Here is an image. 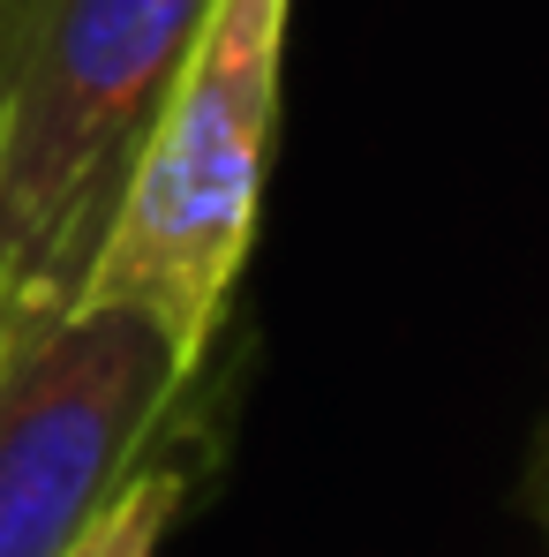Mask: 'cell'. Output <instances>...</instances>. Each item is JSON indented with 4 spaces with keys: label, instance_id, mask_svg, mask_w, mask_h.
Listing matches in <instances>:
<instances>
[{
    "label": "cell",
    "instance_id": "3",
    "mask_svg": "<svg viewBox=\"0 0 549 557\" xmlns=\"http://www.w3.org/2000/svg\"><path fill=\"white\" fill-rule=\"evenodd\" d=\"M203 362L121 301L15 309L0 332V557H76L166 467Z\"/></svg>",
    "mask_w": 549,
    "mask_h": 557
},
{
    "label": "cell",
    "instance_id": "4",
    "mask_svg": "<svg viewBox=\"0 0 549 557\" xmlns=\"http://www.w3.org/2000/svg\"><path fill=\"white\" fill-rule=\"evenodd\" d=\"M182 490H188V482H182V467H174V460L151 467V474H144V482H136L113 512H105V528H98L76 557H159L166 520L182 512Z\"/></svg>",
    "mask_w": 549,
    "mask_h": 557
},
{
    "label": "cell",
    "instance_id": "2",
    "mask_svg": "<svg viewBox=\"0 0 549 557\" xmlns=\"http://www.w3.org/2000/svg\"><path fill=\"white\" fill-rule=\"evenodd\" d=\"M294 0H219L196 53L182 61L159 106L113 226L91 257L76 301H121L159 339L211 362L234 278L257 242V203L278 136V76H286Z\"/></svg>",
    "mask_w": 549,
    "mask_h": 557
},
{
    "label": "cell",
    "instance_id": "6",
    "mask_svg": "<svg viewBox=\"0 0 549 557\" xmlns=\"http://www.w3.org/2000/svg\"><path fill=\"white\" fill-rule=\"evenodd\" d=\"M15 309H23V301H8V294H0V332H8V317H15Z\"/></svg>",
    "mask_w": 549,
    "mask_h": 557
},
{
    "label": "cell",
    "instance_id": "5",
    "mask_svg": "<svg viewBox=\"0 0 549 557\" xmlns=\"http://www.w3.org/2000/svg\"><path fill=\"white\" fill-rule=\"evenodd\" d=\"M535 505L549 512V437H542V467H535Z\"/></svg>",
    "mask_w": 549,
    "mask_h": 557
},
{
    "label": "cell",
    "instance_id": "1",
    "mask_svg": "<svg viewBox=\"0 0 549 557\" xmlns=\"http://www.w3.org/2000/svg\"><path fill=\"white\" fill-rule=\"evenodd\" d=\"M219 0H0V294L76 301Z\"/></svg>",
    "mask_w": 549,
    "mask_h": 557
}]
</instances>
